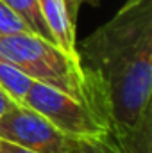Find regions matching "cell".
<instances>
[{
	"instance_id": "30bf717a",
	"label": "cell",
	"mask_w": 152,
	"mask_h": 153,
	"mask_svg": "<svg viewBox=\"0 0 152 153\" xmlns=\"http://www.w3.org/2000/svg\"><path fill=\"white\" fill-rule=\"evenodd\" d=\"M65 2V7H66V13H68V16H70V20H72V23H77V14H79V9H81V5H93V7H97V5H100V0H63Z\"/></svg>"
},
{
	"instance_id": "7c38bea8",
	"label": "cell",
	"mask_w": 152,
	"mask_h": 153,
	"mask_svg": "<svg viewBox=\"0 0 152 153\" xmlns=\"http://www.w3.org/2000/svg\"><path fill=\"white\" fill-rule=\"evenodd\" d=\"M16 103H18V102H14V100H13V98H11V96H9L5 91L0 87V116L5 114L9 109H13Z\"/></svg>"
},
{
	"instance_id": "8992f818",
	"label": "cell",
	"mask_w": 152,
	"mask_h": 153,
	"mask_svg": "<svg viewBox=\"0 0 152 153\" xmlns=\"http://www.w3.org/2000/svg\"><path fill=\"white\" fill-rule=\"evenodd\" d=\"M4 4H7L27 25L29 29L38 34L41 38L48 39L52 43H56L54 38H52V32L50 29L47 27V22L41 14V9H39V2L38 0H2Z\"/></svg>"
},
{
	"instance_id": "3957f363",
	"label": "cell",
	"mask_w": 152,
	"mask_h": 153,
	"mask_svg": "<svg viewBox=\"0 0 152 153\" xmlns=\"http://www.w3.org/2000/svg\"><path fill=\"white\" fill-rule=\"evenodd\" d=\"M23 103L45 116L57 130L72 139L99 137L111 132L106 116L91 100L68 94L41 82H32Z\"/></svg>"
},
{
	"instance_id": "52a82bcc",
	"label": "cell",
	"mask_w": 152,
	"mask_h": 153,
	"mask_svg": "<svg viewBox=\"0 0 152 153\" xmlns=\"http://www.w3.org/2000/svg\"><path fill=\"white\" fill-rule=\"evenodd\" d=\"M32 78L0 59V87L18 103H23L25 94L32 85Z\"/></svg>"
},
{
	"instance_id": "ba28073f",
	"label": "cell",
	"mask_w": 152,
	"mask_h": 153,
	"mask_svg": "<svg viewBox=\"0 0 152 153\" xmlns=\"http://www.w3.org/2000/svg\"><path fill=\"white\" fill-rule=\"evenodd\" d=\"M66 153H123V150L109 132L99 137L75 139V143L70 146Z\"/></svg>"
},
{
	"instance_id": "8fae6325",
	"label": "cell",
	"mask_w": 152,
	"mask_h": 153,
	"mask_svg": "<svg viewBox=\"0 0 152 153\" xmlns=\"http://www.w3.org/2000/svg\"><path fill=\"white\" fill-rule=\"evenodd\" d=\"M0 153H38V152L27 150V148H22V146H16L13 143H7V141L0 139Z\"/></svg>"
},
{
	"instance_id": "6da1fadb",
	"label": "cell",
	"mask_w": 152,
	"mask_h": 153,
	"mask_svg": "<svg viewBox=\"0 0 152 153\" xmlns=\"http://www.w3.org/2000/svg\"><path fill=\"white\" fill-rule=\"evenodd\" d=\"M75 50L123 153H152V0H127Z\"/></svg>"
},
{
	"instance_id": "277c9868",
	"label": "cell",
	"mask_w": 152,
	"mask_h": 153,
	"mask_svg": "<svg viewBox=\"0 0 152 153\" xmlns=\"http://www.w3.org/2000/svg\"><path fill=\"white\" fill-rule=\"evenodd\" d=\"M0 139L38 153H66L75 143L25 103L0 116Z\"/></svg>"
},
{
	"instance_id": "5b68a950",
	"label": "cell",
	"mask_w": 152,
	"mask_h": 153,
	"mask_svg": "<svg viewBox=\"0 0 152 153\" xmlns=\"http://www.w3.org/2000/svg\"><path fill=\"white\" fill-rule=\"evenodd\" d=\"M41 14L47 22V27L52 32L56 45L65 50L68 55L77 57V39H75V23H72L65 2L63 0H38Z\"/></svg>"
},
{
	"instance_id": "9c48e42d",
	"label": "cell",
	"mask_w": 152,
	"mask_h": 153,
	"mask_svg": "<svg viewBox=\"0 0 152 153\" xmlns=\"http://www.w3.org/2000/svg\"><path fill=\"white\" fill-rule=\"evenodd\" d=\"M22 32H32V30L7 4L0 0V36L2 34H22Z\"/></svg>"
},
{
	"instance_id": "7a4b0ae2",
	"label": "cell",
	"mask_w": 152,
	"mask_h": 153,
	"mask_svg": "<svg viewBox=\"0 0 152 153\" xmlns=\"http://www.w3.org/2000/svg\"><path fill=\"white\" fill-rule=\"evenodd\" d=\"M0 59L31 76L34 82L52 85L68 94L91 100L95 103V100L90 96L79 59L68 55L56 43L38 34H2Z\"/></svg>"
}]
</instances>
